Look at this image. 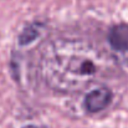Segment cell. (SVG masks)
Wrapping results in <instances>:
<instances>
[{"label":"cell","mask_w":128,"mask_h":128,"mask_svg":"<svg viewBox=\"0 0 128 128\" xmlns=\"http://www.w3.org/2000/svg\"><path fill=\"white\" fill-rule=\"evenodd\" d=\"M100 62L101 56L92 45L80 39L58 38L41 51V77L56 92H77L96 80Z\"/></svg>","instance_id":"1"},{"label":"cell","mask_w":128,"mask_h":128,"mask_svg":"<svg viewBox=\"0 0 128 128\" xmlns=\"http://www.w3.org/2000/svg\"><path fill=\"white\" fill-rule=\"evenodd\" d=\"M112 100H113L112 91L106 86H101L91 90L85 96L84 108L87 113L91 114L100 113L111 104Z\"/></svg>","instance_id":"2"},{"label":"cell","mask_w":128,"mask_h":128,"mask_svg":"<svg viewBox=\"0 0 128 128\" xmlns=\"http://www.w3.org/2000/svg\"><path fill=\"white\" fill-rule=\"evenodd\" d=\"M107 41L110 46L121 54L128 52V25L117 24L113 25L107 34Z\"/></svg>","instance_id":"3"},{"label":"cell","mask_w":128,"mask_h":128,"mask_svg":"<svg viewBox=\"0 0 128 128\" xmlns=\"http://www.w3.org/2000/svg\"><path fill=\"white\" fill-rule=\"evenodd\" d=\"M38 35H39V31L35 29V26L26 28L22 31V34H21V36L19 39V42L21 44V45H28V44H30L31 41H34L38 38Z\"/></svg>","instance_id":"4"},{"label":"cell","mask_w":128,"mask_h":128,"mask_svg":"<svg viewBox=\"0 0 128 128\" xmlns=\"http://www.w3.org/2000/svg\"><path fill=\"white\" fill-rule=\"evenodd\" d=\"M25 128H38V127H34V126L31 127V126H29V127H25Z\"/></svg>","instance_id":"5"}]
</instances>
